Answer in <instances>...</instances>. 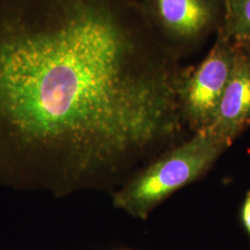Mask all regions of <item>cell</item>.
<instances>
[{"label":"cell","instance_id":"1","mask_svg":"<svg viewBox=\"0 0 250 250\" xmlns=\"http://www.w3.org/2000/svg\"><path fill=\"white\" fill-rule=\"evenodd\" d=\"M121 0H0V184L124 185L187 130L182 70Z\"/></svg>","mask_w":250,"mask_h":250},{"label":"cell","instance_id":"2","mask_svg":"<svg viewBox=\"0 0 250 250\" xmlns=\"http://www.w3.org/2000/svg\"><path fill=\"white\" fill-rule=\"evenodd\" d=\"M226 150L208 131L195 133L136 171L114 194L113 206L146 220L170 195L201 178Z\"/></svg>","mask_w":250,"mask_h":250},{"label":"cell","instance_id":"3","mask_svg":"<svg viewBox=\"0 0 250 250\" xmlns=\"http://www.w3.org/2000/svg\"><path fill=\"white\" fill-rule=\"evenodd\" d=\"M234 43L218 33L214 45L196 67L183 70L180 101L192 134L206 131L214 120L232 72Z\"/></svg>","mask_w":250,"mask_h":250},{"label":"cell","instance_id":"4","mask_svg":"<svg viewBox=\"0 0 250 250\" xmlns=\"http://www.w3.org/2000/svg\"><path fill=\"white\" fill-rule=\"evenodd\" d=\"M158 30L172 42L192 44L221 26L223 0H143Z\"/></svg>","mask_w":250,"mask_h":250},{"label":"cell","instance_id":"5","mask_svg":"<svg viewBox=\"0 0 250 250\" xmlns=\"http://www.w3.org/2000/svg\"><path fill=\"white\" fill-rule=\"evenodd\" d=\"M233 43L231 75L214 120L207 129L226 149L250 128V43Z\"/></svg>","mask_w":250,"mask_h":250},{"label":"cell","instance_id":"6","mask_svg":"<svg viewBox=\"0 0 250 250\" xmlns=\"http://www.w3.org/2000/svg\"><path fill=\"white\" fill-rule=\"evenodd\" d=\"M223 9L218 33L232 41L250 43V0H223Z\"/></svg>","mask_w":250,"mask_h":250},{"label":"cell","instance_id":"7","mask_svg":"<svg viewBox=\"0 0 250 250\" xmlns=\"http://www.w3.org/2000/svg\"><path fill=\"white\" fill-rule=\"evenodd\" d=\"M242 225L250 237V188L247 191L240 208Z\"/></svg>","mask_w":250,"mask_h":250}]
</instances>
